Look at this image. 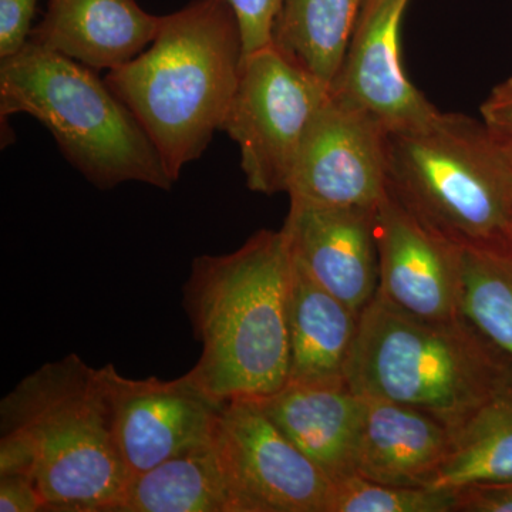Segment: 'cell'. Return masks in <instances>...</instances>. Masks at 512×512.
Returning <instances> with one entry per match:
<instances>
[{"instance_id":"cell-6","label":"cell","mask_w":512,"mask_h":512,"mask_svg":"<svg viewBox=\"0 0 512 512\" xmlns=\"http://www.w3.org/2000/svg\"><path fill=\"white\" fill-rule=\"evenodd\" d=\"M28 114L55 138L60 153L100 190L140 183L175 184L136 116L96 70L28 43L0 59V117Z\"/></svg>"},{"instance_id":"cell-17","label":"cell","mask_w":512,"mask_h":512,"mask_svg":"<svg viewBox=\"0 0 512 512\" xmlns=\"http://www.w3.org/2000/svg\"><path fill=\"white\" fill-rule=\"evenodd\" d=\"M359 318V313L316 284L292 261L288 288V383L345 380Z\"/></svg>"},{"instance_id":"cell-25","label":"cell","mask_w":512,"mask_h":512,"mask_svg":"<svg viewBox=\"0 0 512 512\" xmlns=\"http://www.w3.org/2000/svg\"><path fill=\"white\" fill-rule=\"evenodd\" d=\"M0 511H46L35 483L23 474H0Z\"/></svg>"},{"instance_id":"cell-15","label":"cell","mask_w":512,"mask_h":512,"mask_svg":"<svg viewBox=\"0 0 512 512\" xmlns=\"http://www.w3.org/2000/svg\"><path fill=\"white\" fill-rule=\"evenodd\" d=\"M160 23L161 16L137 0H47L29 42L96 72H111L143 53Z\"/></svg>"},{"instance_id":"cell-14","label":"cell","mask_w":512,"mask_h":512,"mask_svg":"<svg viewBox=\"0 0 512 512\" xmlns=\"http://www.w3.org/2000/svg\"><path fill=\"white\" fill-rule=\"evenodd\" d=\"M276 427L333 481L356 476V458L367 400L346 380L288 383L258 400Z\"/></svg>"},{"instance_id":"cell-4","label":"cell","mask_w":512,"mask_h":512,"mask_svg":"<svg viewBox=\"0 0 512 512\" xmlns=\"http://www.w3.org/2000/svg\"><path fill=\"white\" fill-rule=\"evenodd\" d=\"M356 393L429 413L456 433L512 396V365L463 319L410 315L375 298L360 313L345 372Z\"/></svg>"},{"instance_id":"cell-19","label":"cell","mask_w":512,"mask_h":512,"mask_svg":"<svg viewBox=\"0 0 512 512\" xmlns=\"http://www.w3.org/2000/svg\"><path fill=\"white\" fill-rule=\"evenodd\" d=\"M365 0H282L271 46L328 86L335 80Z\"/></svg>"},{"instance_id":"cell-9","label":"cell","mask_w":512,"mask_h":512,"mask_svg":"<svg viewBox=\"0 0 512 512\" xmlns=\"http://www.w3.org/2000/svg\"><path fill=\"white\" fill-rule=\"evenodd\" d=\"M387 133L375 117L329 93L302 138L289 200L376 208L387 192Z\"/></svg>"},{"instance_id":"cell-12","label":"cell","mask_w":512,"mask_h":512,"mask_svg":"<svg viewBox=\"0 0 512 512\" xmlns=\"http://www.w3.org/2000/svg\"><path fill=\"white\" fill-rule=\"evenodd\" d=\"M379 288L402 311L460 318L461 248L420 221L390 191L375 211Z\"/></svg>"},{"instance_id":"cell-18","label":"cell","mask_w":512,"mask_h":512,"mask_svg":"<svg viewBox=\"0 0 512 512\" xmlns=\"http://www.w3.org/2000/svg\"><path fill=\"white\" fill-rule=\"evenodd\" d=\"M114 512H232L215 439L128 478Z\"/></svg>"},{"instance_id":"cell-27","label":"cell","mask_w":512,"mask_h":512,"mask_svg":"<svg viewBox=\"0 0 512 512\" xmlns=\"http://www.w3.org/2000/svg\"><path fill=\"white\" fill-rule=\"evenodd\" d=\"M480 111L481 120L512 143V77L494 87Z\"/></svg>"},{"instance_id":"cell-10","label":"cell","mask_w":512,"mask_h":512,"mask_svg":"<svg viewBox=\"0 0 512 512\" xmlns=\"http://www.w3.org/2000/svg\"><path fill=\"white\" fill-rule=\"evenodd\" d=\"M114 431L128 478L207 446L228 402L188 372L174 380L130 379L109 365Z\"/></svg>"},{"instance_id":"cell-11","label":"cell","mask_w":512,"mask_h":512,"mask_svg":"<svg viewBox=\"0 0 512 512\" xmlns=\"http://www.w3.org/2000/svg\"><path fill=\"white\" fill-rule=\"evenodd\" d=\"M410 0H365L329 93L366 111L389 133L433 119L439 109L414 86L402 59V23Z\"/></svg>"},{"instance_id":"cell-20","label":"cell","mask_w":512,"mask_h":512,"mask_svg":"<svg viewBox=\"0 0 512 512\" xmlns=\"http://www.w3.org/2000/svg\"><path fill=\"white\" fill-rule=\"evenodd\" d=\"M453 436L431 488L460 491L512 483V396L487 404Z\"/></svg>"},{"instance_id":"cell-26","label":"cell","mask_w":512,"mask_h":512,"mask_svg":"<svg viewBox=\"0 0 512 512\" xmlns=\"http://www.w3.org/2000/svg\"><path fill=\"white\" fill-rule=\"evenodd\" d=\"M458 498V511L512 512V483L464 488Z\"/></svg>"},{"instance_id":"cell-8","label":"cell","mask_w":512,"mask_h":512,"mask_svg":"<svg viewBox=\"0 0 512 512\" xmlns=\"http://www.w3.org/2000/svg\"><path fill=\"white\" fill-rule=\"evenodd\" d=\"M215 448L232 512H330L336 484L275 426L258 400H229Z\"/></svg>"},{"instance_id":"cell-23","label":"cell","mask_w":512,"mask_h":512,"mask_svg":"<svg viewBox=\"0 0 512 512\" xmlns=\"http://www.w3.org/2000/svg\"><path fill=\"white\" fill-rule=\"evenodd\" d=\"M241 28L245 56L271 45V33L282 0H228Z\"/></svg>"},{"instance_id":"cell-22","label":"cell","mask_w":512,"mask_h":512,"mask_svg":"<svg viewBox=\"0 0 512 512\" xmlns=\"http://www.w3.org/2000/svg\"><path fill=\"white\" fill-rule=\"evenodd\" d=\"M458 491L373 483L353 476L336 484L330 512H454Z\"/></svg>"},{"instance_id":"cell-13","label":"cell","mask_w":512,"mask_h":512,"mask_svg":"<svg viewBox=\"0 0 512 512\" xmlns=\"http://www.w3.org/2000/svg\"><path fill=\"white\" fill-rule=\"evenodd\" d=\"M375 211L291 201L282 227L292 261L359 315L379 288Z\"/></svg>"},{"instance_id":"cell-1","label":"cell","mask_w":512,"mask_h":512,"mask_svg":"<svg viewBox=\"0 0 512 512\" xmlns=\"http://www.w3.org/2000/svg\"><path fill=\"white\" fill-rule=\"evenodd\" d=\"M0 474H23L52 512H114L128 483L114 431L109 365L72 353L0 403Z\"/></svg>"},{"instance_id":"cell-3","label":"cell","mask_w":512,"mask_h":512,"mask_svg":"<svg viewBox=\"0 0 512 512\" xmlns=\"http://www.w3.org/2000/svg\"><path fill=\"white\" fill-rule=\"evenodd\" d=\"M244 57L228 0H192L161 16L153 43L104 77L146 130L175 183L221 131Z\"/></svg>"},{"instance_id":"cell-16","label":"cell","mask_w":512,"mask_h":512,"mask_svg":"<svg viewBox=\"0 0 512 512\" xmlns=\"http://www.w3.org/2000/svg\"><path fill=\"white\" fill-rule=\"evenodd\" d=\"M366 400L356 476L379 484L430 487L453 447V431L414 407Z\"/></svg>"},{"instance_id":"cell-5","label":"cell","mask_w":512,"mask_h":512,"mask_svg":"<svg viewBox=\"0 0 512 512\" xmlns=\"http://www.w3.org/2000/svg\"><path fill=\"white\" fill-rule=\"evenodd\" d=\"M387 190L460 248H512V143L483 120L439 111L387 133Z\"/></svg>"},{"instance_id":"cell-21","label":"cell","mask_w":512,"mask_h":512,"mask_svg":"<svg viewBox=\"0 0 512 512\" xmlns=\"http://www.w3.org/2000/svg\"><path fill=\"white\" fill-rule=\"evenodd\" d=\"M460 318L512 365V248H461Z\"/></svg>"},{"instance_id":"cell-24","label":"cell","mask_w":512,"mask_h":512,"mask_svg":"<svg viewBox=\"0 0 512 512\" xmlns=\"http://www.w3.org/2000/svg\"><path fill=\"white\" fill-rule=\"evenodd\" d=\"M36 6L37 0H0V59L28 46Z\"/></svg>"},{"instance_id":"cell-2","label":"cell","mask_w":512,"mask_h":512,"mask_svg":"<svg viewBox=\"0 0 512 512\" xmlns=\"http://www.w3.org/2000/svg\"><path fill=\"white\" fill-rule=\"evenodd\" d=\"M291 269L282 229L192 261L184 308L202 352L191 372L214 396L261 400L288 384Z\"/></svg>"},{"instance_id":"cell-7","label":"cell","mask_w":512,"mask_h":512,"mask_svg":"<svg viewBox=\"0 0 512 512\" xmlns=\"http://www.w3.org/2000/svg\"><path fill=\"white\" fill-rule=\"evenodd\" d=\"M329 87L275 47L244 57L221 131L238 144L249 190L286 192L302 138Z\"/></svg>"}]
</instances>
